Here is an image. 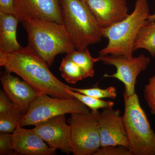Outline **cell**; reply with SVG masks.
I'll return each instance as SVG.
<instances>
[{
    "mask_svg": "<svg viewBox=\"0 0 155 155\" xmlns=\"http://www.w3.org/2000/svg\"><path fill=\"white\" fill-rule=\"evenodd\" d=\"M0 66L8 72L19 75L38 96L74 98L66 91L69 86L53 75L47 64L28 45L12 52H0Z\"/></svg>",
    "mask_w": 155,
    "mask_h": 155,
    "instance_id": "cell-1",
    "label": "cell"
},
{
    "mask_svg": "<svg viewBox=\"0 0 155 155\" xmlns=\"http://www.w3.org/2000/svg\"><path fill=\"white\" fill-rule=\"evenodd\" d=\"M21 22L27 32L28 45L49 67L56 56L75 50L63 24L38 19H26Z\"/></svg>",
    "mask_w": 155,
    "mask_h": 155,
    "instance_id": "cell-2",
    "label": "cell"
},
{
    "mask_svg": "<svg viewBox=\"0 0 155 155\" xmlns=\"http://www.w3.org/2000/svg\"><path fill=\"white\" fill-rule=\"evenodd\" d=\"M149 15L147 0H137L134 10L125 19L110 27L102 28L103 37L108 39V43L100 51L99 56L133 57L137 35Z\"/></svg>",
    "mask_w": 155,
    "mask_h": 155,
    "instance_id": "cell-3",
    "label": "cell"
},
{
    "mask_svg": "<svg viewBox=\"0 0 155 155\" xmlns=\"http://www.w3.org/2000/svg\"><path fill=\"white\" fill-rule=\"evenodd\" d=\"M63 25L76 50L87 48L99 42L102 28L85 2L81 0H60Z\"/></svg>",
    "mask_w": 155,
    "mask_h": 155,
    "instance_id": "cell-4",
    "label": "cell"
},
{
    "mask_svg": "<svg viewBox=\"0 0 155 155\" xmlns=\"http://www.w3.org/2000/svg\"><path fill=\"white\" fill-rule=\"evenodd\" d=\"M125 111L123 125L133 155H155V132L151 127L138 95L123 94Z\"/></svg>",
    "mask_w": 155,
    "mask_h": 155,
    "instance_id": "cell-5",
    "label": "cell"
},
{
    "mask_svg": "<svg viewBox=\"0 0 155 155\" xmlns=\"http://www.w3.org/2000/svg\"><path fill=\"white\" fill-rule=\"evenodd\" d=\"M101 113L71 114L70 143L74 155H94L101 147L99 118Z\"/></svg>",
    "mask_w": 155,
    "mask_h": 155,
    "instance_id": "cell-6",
    "label": "cell"
},
{
    "mask_svg": "<svg viewBox=\"0 0 155 155\" xmlns=\"http://www.w3.org/2000/svg\"><path fill=\"white\" fill-rule=\"evenodd\" d=\"M90 112L89 108L75 98H61L50 97L48 95L38 96L31 103L18 126H35L56 116Z\"/></svg>",
    "mask_w": 155,
    "mask_h": 155,
    "instance_id": "cell-7",
    "label": "cell"
},
{
    "mask_svg": "<svg viewBox=\"0 0 155 155\" xmlns=\"http://www.w3.org/2000/svg\"><path fill=\"white\" fill-rule=\"evenodd\" d=\"M97 58L103 64L116 67L115 73L111 75L104 74V77L113 78L121 81L125 87L124 93L127 96L135 93L137 76L147 69L150 62V58L143 54L135 58L112 55L99 56Z\"/></svg>",
    "mask_w": 155,
    "mask_h": 155,
    "instance_id": "cell-8",
    "label": "cell"
},
{
    "mask_svg": "<svg viewBox=\"0 0 155 155\" xmlns=\"http://www.w3.org/2000/svg\"><path fill=\"white\" fill-rule=\"evenodd\" d=\"M14 14L19 22L26 19L50 20L63 24L60 0H14Z\"/></svg>",
    "mask_w": 155,
    "mask_h": 155,
    "instance_id": "cell-9",
    "label": "cell"
},
{
    "mask_svg": "<svg viewBox=\"0 0 155 155\" xmlns=\"http://www.w3.org/2000/svg\"><path fill=\"white\" fill-rule=\"evenodd\" d=\"M51 148L72 153L70 143V127L67 125L65 115L56 116L37 124L32 128Z\"/></svg>",
    "mask_w": 155,
    "mask_h": 155,
    "instance_id": "cell-10",
    "label": "cell"
},
{
    "mask_svg": "<svg viewBox=\"0 0 155 155\" xmlns=\"http://www.w3.org/2000/svg\"><path fill=\"white\" fill-rule=\"evenodd\" d=\"M99 124L101 147L122 145L129 148L119 110L103 109L99 118Z\"/></svg>",
    "mask_w": 155,
    "mask_h": 155,
    "instance_id": "cell-11",
    "label": "cell"
},
{
    "mask_svg": "<svg viewBox=\"0 0 155 155\" xmlns=\"http://www.w3.org/2000/svg\"><path fill=\"white\" fill-rule=\"evenodd\" d=\"M85 2L102 28L110 27L128 15L126 0H87Z\"/></svg>",
    "mask_w": 155,
    "mask_h": 155,
    "instance_id": "cell-12",
    "label": "cell"
},
{
    "mask_svg": "<svg viewBox=\"0 0 155 155\" xmlns=\"http://www.w3.org/2000/svg\"><path fill=\"white\" fill-rule=\"evenodd\" d=\"M11 73L6 70L1 77L4 91L11 101L25 114L38 94L27 82Z\"/></svg>",
    "mask_w": 155,
    "mask_h": 155,
    "instance_id": "cell-13",
    "label": "cell"
},
{
    "mask_svg": "<svg viewBox=\"0 0 155 155\" xmlns=\"http://www.w3.org/2000/svg\"><path fill=\"white\" fill-rule=\"evenodd\" d=\"M15 153L26 155H52L55 150L51 148L31 129L18 126L11 134Z\"/></svg>",
    "mask_w": 155,
    "mask_h": 155,
    "instance_id": "cell-14",
    "label": "cell"
},
{
    "mask_svg": "<svg viewBox=\"0 0 155 155\" xmlns=\"http://www.w3.org/2000/svg\"><path fill=\"white\" fill-rule=\"evenodd\" d=\"M19 22L14 14L0 13V52H12L22 48L17 38Z\"/></svg>",
    "mask_w": 155,
    "mask_h": 155,
    "instance_id": "cell-15",
    "label": "cell"
},
{
    "mask_svg": "<svg viewBox=\"0 0 155 155\" xmlns=\"http://www.w3.org/2000/svg\"><path fill=\"white\" fill-rule=\"evenodd\" d=\"M139 49L147 51L153 58L155 57V21H146L140 28L134 45V51Z\"/></svg>",
    "mask_w": 155,
    "mask_h": 155,
    "instance_id": "cell-16",
    "label": "cell"
},
{
    "mask_svg": "<svg viewBox=\"0 0 155 155\" xmlns=\"http://www.w3.org/2000/svg\"><path fill=\"white\" fill-rule=\"evenodd\" d=\"M66 56L81 68L87 77L93 78L94 76V64L100 60L98 58L92 57L87 48L81 50L75 49L67 54Z\"/></svg>",
    "mask_w": 155,
    "mask_h": 155,
    "instance_id": "cell-17",
    "label": "cell"
},
{
    "mask_svg": "<svg viewBox=\"0 0 155 155\" xmlns=\"http://www.w3.org/2000/svg\"><path fill=\"white\" fill-rule=\"evenodd\" d=\"M59 70L62 78L69 84H75L87 78L81 68L67 56L62 60Z\"/></svg>",
    "mask_w": 155,
    "mask_h": 155,
    "instance_id": "cell-18",
    "label": "cell"
},
{
    "mask_svg": "<svg viewBox=\"0 0 155 155\" xmlns=\"http://www.w3.org/2000/svg\"><path fill=\"white\" fill-rule=\"evenodd\" d=\"M25 115V114L17 107L4 114H0L1 133H13Z\"/></svg>",
    "mask_w": 155,
    "mask_h": 155,
    "instance_id": "cell-19",
    "label": "cell"
},
{
    "mask_svg": "<svg viewBox=\"0 0 155 155\" xmlns=\"http://www.w3.org/2000/svg\"><path fill=\"white\" fill-rule=\"evenodd\" d=\"M66 91L73 97L83 103L91 111H97L100 109H113L114 106V103L112 101H105L82 94L70 89V86L66 89Z\"/></svg>",
    "mask_w": 155,
    "mask_h": 155,
    "instance_id": "cell-20",
    "label": "cell"
},
{
    "mask_svg": "<svg viewBox=\"0 0 155 155\" xmlns=\"http://www.w3.org/2000/svg\"><path fill=\"white\" fill-rule=\"evenodd\" d=\"M70 89L74 91L98 99L102 100L104 98L115 99L117 97L116 90L114 86L109 87L106 89H101L97 87L91 88H78L70 87Z\"/></svg>",
    "mask_w": 155,
    "mask_h": 155,
    "instance_id": "cell-21",
    "label": "cell"
},
{
    "mask_svg": "<svg viewBox=\"0 0 155 155\" xmlns=\"http://www.w3.org/2000/svg\"><path fill=\"white\" fill-rule=\"evenodd\" d=\"M143 93L151 113L155 115V75L149 78L148 83L145 85Z\"/></svg>",
    "mask_w": 155,
    "mask_h": 155,
    "instance_id": "cell-22",
    "label": "cell"
},
{
    "mask_svg": "<svg viewBox=\"0 0 155 155\" xmlns=\"http://www.w3.org/2000/svg\"><path fill=\"white\" fill-rule=\"evenodd\" d=\"M94 155H133L130 150L124 146L101 147Z\"/></svg>",
    "mask_w": 155,
    "mask_h": 155,
    "instance_id": "cell-23",
    "label": "cell"
},
{
    "mask_svg": "<svg viewBox=\"0 0 155 155\" xmlns=\"http://www.w3.org/2000/svg\"><path fill=\"white\" fill-rule=\"evenodd\" d=\"M15 153L13 148L11 134L1 133L0 155H12Z\"/></svg>",
    "mask_w": 155,
    "mask_h": 155,
    "instance_id": "cell-24",
    "label": "cell"
},
{
    "mask_svg": "<svg viewBox=\"0 0 155 155\" xmlns=\"http://www.w3.org/2000/svg\"><path fill=\"white\" fill-rule=\"evenodd\" d=\"M17 107L11 101L4 91L0 92V114L8 112Z\"/></svg>",
    "mask_w": 155,
    "mask_h": 155,
    "instance_id": "cell-25",
    "label": "cell"
},
{
    "mask_svg": "<svg viewBox=\"0 0 155 155\" xmlns=\"http://www.w3.org/2000/svg\"><path fill=\"white\" fill-rule=\"evenodd\" d=\"M0 13L14 14V0H0Z\"/></svg>",
    "mask_w": 155,
    "mask_h": 155,
    "instance_id": "cell-26",
    "label": "cell"
},
{
    "mask_svg": "<svg viewBox=\"0 0 155 155\" xmlns=\"http://www.w3.org/2000/svg\"><path fill=\"white\" fill-rule=\"evenodd\" d=\"M147 21L148 22H153V21H155V14H152V15H149L148 17Z\"/></svg>",
    "mask_w": 155,
    "mask_h": 155,
    "instance_id": "cell-27",
    "label": "cell"
},
{
    "mask_svg": "<svg viewBox=\"0 0 155 155\" xmlns=\"http://www.w3.org/2000/svg\"><path fill=\"white\" fill-rule=\"evenodd\" d=\"M81 1H83L84 2H85L87 1V0H81Z\"/></svg>",
    "mask_w": 155,
    "mask_h": 155,
    "instance_id": "cell-28",
    "label": "cell"
}]
</instances>
